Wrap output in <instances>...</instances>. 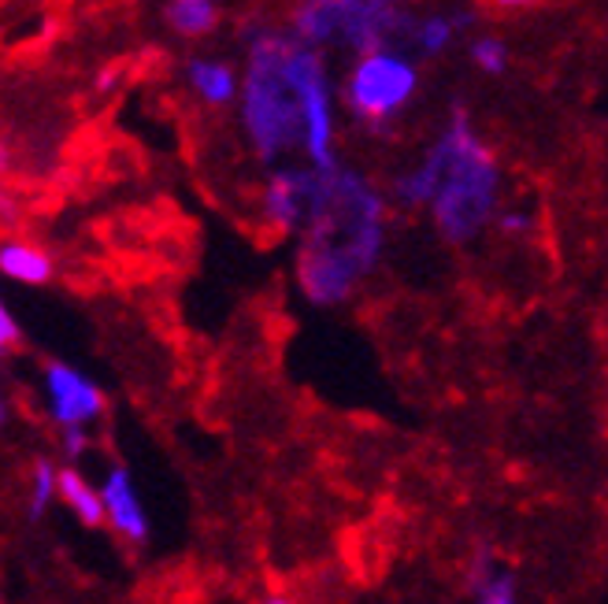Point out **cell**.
Returning <instances> with one entry per match:
<instances>
[{
	"mask_svg": "<svg viewBox=\"0 0 608 604\" xmlns=\"http://www.w3.org/2000/svg\"><path fill=\"white\" fill-rule=\"evenodd\" d=\"M19 342V323H15V316L8 308H0V345L4 348H12Z\"/></svg>",
	"mask_w": 608,
	"mask_h": 604,
	"instance_id": "ac0fdd59",
	"label": "cell"
},
{
	"mask_svg": "<svg viewBox=\"0 0 608 604\" xmlns=\"http://www.w3.org/2000/svg\"><path fill=\"white\" fill-rule=\"evenodd\" d=\"M186 79L204 104H230L238 97V74L223 60H190Z\"/></svg>",
	"mask_w": 608,
	"mask_h": 604,
	"instance_id": "30bf717a",
	"label": "cell"
},
{
	"mask_svg": "<svg viewBox=\"0 0 608 604\" xmlns=\"http://www.w3.org/2000/svg\"><path fill=\"white\" fill-rule=\"evenodd\" d=\"M52 497H60V471L49 460H37L31 475V519H41L45 508L52 505Z\"/></svg>",
	"mask_w": 608,
	"mask_h": 604,
	"instance_id": "9a60e30c",
	"label": "cell"
},
{
	"mask_svg": "<svg viewBox=\"0 0 608 604\" xmlns=\"http://www.w3.org/2000/svg\"><path fill=\"white\" fill-rule=\"evenodd\" d=\"M45 393H49V415L60 427H86L105 412V393L97 390V382L68 364L45 367Z\"/></svg>",
	"mask_w": 608,
	"mask_h": 604,
	"instance_id": "8992f818",
	"label": "cell"
},
{
	"mask_svg": "<svg viewBox=\"0 0 608 604\" xmlns=\"http://www.w3.org/2000/svg\"><path fill=\"white\" fill-rule=\"evenodd\" d=\"M498 226L504 234H523L530 226V215L527 212H501L498 215Z\"/></svg>",
	"mask_w": 608,
	"mask_h": 604,
	"instance_id": "e0dca14e",
	"label": "cell"
},
{
	"mask_svg": "<svg viewBox=\"0 0 608 604\" xmlns=\"http://www.w3.org/2000/svg\"><path fill=\"white\" fill-rule=\"evenodd\" d=\"M308 42L297 34L260 31L249 42V71L241 86V122L260 156L305 149V68Z\"/></svg>",
	"mask_w": 608,
	"mask_h": 604,
	"instance_id": "3957f363",
	"label": "cell"
},
{
	"mask_svg": "<svg viewBox=\"0 0 608 604\" xmlns=\"http://www.w3.org/2000/svg\"><path fill=\"white\" fill-rule=\"evenodd\" d=\"M405 208H430L449 241H472L498 215V159L475 134L472 119L456 111L434 149L394 186Z\"/></svg>",
	"mask_w": 608,
	"mask_h": 604,
	"instance_id": "7a4b0ae2",
	"label": "cell"
},
{
	"mask_svg": "<svg viewBox=\"0 0 608 604\" xmlns=\"http://www.w3.org/2000/svg\"><path fill=\"white\" fill-rule=\"evenodd\" d=\"M467 590H472V597L482 604H512L520 587H516V575L498 568V564L490 560V553H486L475 560L472 575H467Z\"/></svg>",
	"mask_w": 608,
	"mask_h": 604,
	"instance_id": "7c38bea8",
	"label": "cell"
},
{
	"mask_svg": "<svg viewBox=\"0 0 608 604\" xmlns=\"http://www.w3.org/2000/svg\"><path fill=\"white\" fill-rule=\"evenodd\" d=\"M60 501L68 505L71 512L79 516L86 526L108 523V508H105V497H100V489H93L74 467H63L60 471Z\"/></svg>",
	"mask_w": 608,
	"mask_h": 604,
	"instance_id": "8fae6325",
	"label": "cell"
},
{
	"mask_svg": "<svg viewBox=\"0 0 608 604\" xmlns=\"http://www.w3.org/2000/svg\"><path fill=\"white\" fill-rule=\"evenodd\" d=\"M320 186L323 171L312 167V171H275L267 178L264 190V212L267 220L278 226V230H297V226H308L312 220V208L320 201Z\"/></svg>",
	"mask_w": 608,
	"mask_h": 604,
	"instance_id": "52a82bcc",
	"label": "cell"
},
{
	"mask_svg": "<svg viewBox=\"0 0 608 604\" xmlns=\"http://www.w3.org/2000/svg\"><path fill=\"white\" fill-rule=\"evenodd\" d=\"M164 19L179 37H204L219 23V4L215 0H167Z\"/></svg>",
	"mask_w": 608,
	"mask_h": 604,
	"instance_id": "4fadbf2b",
	"label": "cell"
},
{
	"mask_svg": "<svg viewBox=\"0 0 608 604\" xmlns=\"http://www.w3.org/2000/svg\"><path fill=\"white\" fill-rule=\"evenodd\" d=\"M498 12H527V8H538L541 0H490Z\"/></svg>",
	"mask_w": 608,
	"mask_h": 604,
	"instance_id": "ffe728a7",
	"label": "cell"
},
{
	"mask_svg": "<svg viewBox=\"0 0 608 604\" xmlns=\"http://www.w3.org/2000/svg\"><path fill=\"white\" fill-rule=\"evenodd\" d=\"M63 449H68L71 457L86 452V430H82V427H63Z\"/></svg>",
	"mask_w": 608,
	"mask_h": 604,
	"instance_id": "d6986e66",
	"label": "cell"
},
{
	"mask_svg": "<svg viewBox=\"0 0 608 604\" xmlns=\"http://www.w3.org/2000/svg\"><path fill=\"white\" fill-rule=\"evenodd\" d=\"M416 86H419V74L412 68V60L390 49H371V52H360L357 68L349 71L345 104L353 108V116L375 127V122H386L390 116H397L412 100Z\"/></svg>",
	"mask_w": 608,
	"mask_h": 604,
	"instance_id": "5b68a950",
	"label": "cell"
},
{
	"mask_svg": "<svg viewBox=\"0 0 608 604\" xmlns=\"http://www.w3.org/2000/svg\"><path fill=\"white\" fill-rule=\"evenodd\" d=\"M472 63L486 74H504V68H509V45L501 42V37H475L472 42Z\"/></svg>",
	"mask_w": 608,
	"mask_h": 604,
	"instance_id": "2e32d148",
	"label": "cell"
},
{
	"mask_svg": "<svg viewBox=\"0 0 608 604\" xmlns=\"http://www.w3.org/2000/svg\"><path fill=\"white\" fill-rule=\"evenodd\" d=\"M472 23V15H427L424 23H416V45L424 56H442L453 37Z\"/></svg>",
	"mask_w": 608,
	"mask_h": 604,
	"instance_id": "5bb4252c",
	"label": "cell"
},
{
	"mask_svg": "<svg viewBox=\"0 0 608 604\" xmlns=\"http://www.w3.org/2000/svg\"><path fill=\"white\" fill-rule=\"evenodd\" d=\"M0 271H4V279L19 282V286H45L52 279V257L41 245L8 241L0 249Z\"/></svg>",
	"mask_w": 608,
	"mask_h": 604,
	"instance_id": "9c48e42d",
	"label": "cell"
},
{
	"mask_svg": "<svg viewBox=\"0 0 608 604\" xmlns=\"http://www.w3.org/2000/svg\"><path fill=\"white\" fill-rule=\"evenodd\" d=\"M405 23L397 0H301L294 8V34L308 45H349L357 52L382 49Z\"/></svg>",
	"mask_w": 608,
	"mask_h": 604,
	"instance_id": "277c9868",
	"label": "cell"
},
{
	"mask_svg": "<svg viewBox=\"0 0 608 604\" xmlns=\"http://www.w3.org/2000/svg\"><path fill=\"white\" fill-rule=\"evenodd\" d=\"M100 497H105L111 531H116L119 537H127V542H145L148 516H145V505H142V497H138L134 478H130L127 467L108 471L105 486H100Z\"/></svg>",
	"mask_w": 608,
	"mask_h": 604,
	"instance_id": "ba28073f",
	"label": "cell"
},
{
	"mask_svg": "<svg viewBox=\"0 0 608 604\" xmlns=\"http://www.w3.org/2000/svg\"><path fill=\"white\" fill-rule=\"evenodd\" d=\"M386 208L360 175L323 171L320 201L305 226L301 289L315 305H338L379 263Z\"/></svg>",
	"mask_w": 608,
	"mask_h": 604,
	"instance_id": "6da1fadb",
	"label": "cell"
}]
</instances>
